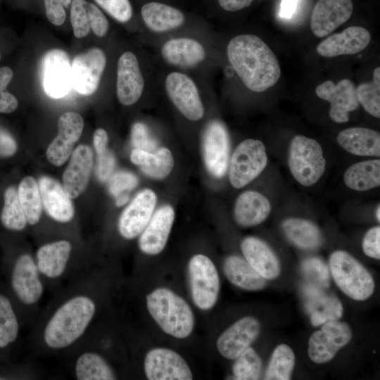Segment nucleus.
<instances>
[{
  "label": "nucleus",
  "mask_w": 380,
  "mask_h": 380,
  "mask_svg": "<svg viewBox=\"0 0 380 380\" xmlns=\"http://www.w3.org/2000/svg\"><path fill=\"white\" fill-rule=\"evenodd\" d=\"M4 207L0 215L2 225L11 231L24 230L27 222L18 198L17 189L13 186H8L4 192Z\"/></svg>",
  "instance_id": "4c0bfd02"
},
{
  "label": "nucleus",
  "mask_w": 380,
  "mask_h": 380,
  "mask_svg": "<svg viewBox=\"0 0 380 380\" xmlns=\"http://www.w3.org/2000/svg\"><path fill=\"white\" fill-rule=\"evenodd\" d=\"M362 249L365 254L370 258H380V227L371 228L367 231L362 241Z\"/></svg>",
  "instance_id": "3c124183"
},
{
  "label": "nucleus",
  "mask_w": 380,
  "mask_h": 380,
  "mask_svg": "<svg viewBox=\"0 0 380 380\" xmlns=\"http://www.w3.org/2000/svg\"><path fill=\"white\" fill-rule=\"evenodd\" d=\"M229 143L224 125L217 120L210 122L203 134V159L208 172L217 178L223 177L227 172Z\"/></svg>",
  "instance_id": "f3484780"
},
{
  "label": "nucleus",
  "mask_w": 380,
  "mask_h": 380,
  "mask_svg": "<svg viewBox=\"0 0 380 380\" xmlns=\"http://www.w3.org/2000/svg\"><path fill=\"white\" fill-rule=\"evenodd\" d=\"M106 65L103 50L92 48L77 55L71 65L72 86L82 95H91L97 89Z\"/></svg>",
  "instance_id": "ddd939ff"
},
{
  "label": "nucleus",
  "mask_w": 380,
  "mask_h": 380,
  "mask_svg": "<svg viewBox=\"0 0 380 380\" xmlns=\"http://www.w3.org/2000/svg\"><path fill=\"white\" fill-rule=\"evenodd\" d=\"M358 102L375 118H380V68L373 72V80L360 84L356 89Z\"/></svg>",
  "instance_id": "ea45409f"
},
{
  "label": "nucleus",
  "mask_w": 380,
  "mask_h": 380,
  "mask_svg": "<svg viewBox=\"0 0 380 380\" xmlns=\"http://www.w3.org/2000/svg\"><path fill=\"white\" fill-rule=\"evenodd\" d=\"M141 16L145 25L156 32L177 28L185 21L184 14L179 9L158 1L144 4L141 8Z\"/></svg>",
  "instance_id": "c756f323"
},
{
  "label": "nucleus",
  "mask_w": 380,
  "mask_h": 380,
  "mask_svg": "<svg viewBox=\"0 0 380 380\" xmlns=\"http://www.w3.org/2000/svg\"><path fill=\"white\" fill-rule=\"evenodd\" d=\"M353 333L346 323L331 320L322 324L321 330L315 331L308 341V356L317 364L331 360L338 351L351 340Z\"/></svg>",
  "instance_id": "9d476101"
},
{
  "label": "nucleus",
  "mask_w": 380,
  "mask_h": 380,
  "mask_svg": "<svg viewBox=\"0 0 380 380\" xmlns=\"http://www.w3.org/2000/svg\"><path fill=\"white\" fill-rule=\"evenodd\" d=\"M174 159L171 151L167 148H160L151 153L147 164L141 170L154 179H163L172 171Z\"/></svg>",
  "instance_id": "79ce46f5"
},
{
  "label": "nucleus",
  "mask_w": 380,
  "mask_h": 380,
  "mask_svg": "<svg viewBox=\"0 0 380 380\" xmlns=\"http://www.w3.org/2000/svg\"><path fill=\"white\" fill-rule=\"evenodd\" d=\"M84 121L82 116L75 112L63 113L58 122V135L53 139L51 146L72 153V147L82 135Z\"/></svg>",
  "instance_id": "c9c22d12"
},
{
  "label": "nucleus",
  "mask_w": 380,
  "mask_h": 380,
  "mask_svg": "<svg viewBox=\"0 0 380 380\" xmlns=\"http://www.w3.org/2000/svg\"><path fill=\"white\" fill-rule=\"evenodd\" d=\"M352 0H318L313 8L310 27L318 37L329 35L350 18Z\"/></svg>",
  "instance_id": "6ab92c4d"
},
{
  "label": "nucleus",
  "mask_w": 380,
  "mask_h": 380,
  "mask_svg": "<svg viewBox=\"0 0 380 380\" xmlns=\"http://www.w3.org/2000/svg\"><path fill=\"white\" fill-rule=\"evenodd\" d=\"M87 1L72 0L70 7V22L76 38L87 36L91 29L87 11Z\"/></svg>",
  "instance_id": "a18cd8bd"
},
{
  "label": "nucleus",
  "mask_w": 380,
  "mask_h": 380,
  "mask_svg": "<svg viewBox=\"0 0 380 380\" xmlns=\"http://www.w3.org/2000/svg\"><path fill=\"white\" fill-rule=\"evenodd\" d=\"M156 200L155 192L148 189L134 196L119 217L118 227L122 237L132 239L141 234L153 215Z\"/></svg>",
  "instance_id": "2eb2a0df"
},
{
  "label": "nucleus",
  "mask_w": 380,
  "mask_h": 380,
  "mask_svg": "<svg viewBox=\"0 0 380 380\" xmlns=\"http://www.w3.org/2000/svg\"><path fill=\"white\" fill-rule=\"evenodd\" d=\"M18 106L16 97L6 90V87L0 85V113H13Z\"/></svg>",
  "instance_id": "5fc2aeb1"
},
{
  "label": "nucleus",
  "mask_w": 380,
  "mask_h": 380,
  "mask_svg": "<svg viewBox=\"0 0 380 380\" xmlns=\"http://www.w3.org/2000/svg\"><path fill=\"white\" fill-rule=\"evenodd\" d=\"M41 80L46 94L53 99L67 95L71 89V65L68 55L59 49L47 51L41 62Z\"/></svg>",
  "instance_id": "9b49d317"
},
{
  "label": "nucleus",
  "mask_w": 380,
  "mask_h": 380,
  "mask_svg": "<svg viewBox=\"0 0 380 380\" xmlns=\"http://www.w3.org/2000/svg\"><path fill=\"white\" fill-rule=\"evenodd\" d=\"M161 55L165 61L172 65L190 68L203 62L206 53L198 41L181 37L166 42L161 48Z\"/></svg>",
  "instance_id": "cd10ccee"
},
{
  "label": "nucleus",
  "mask_w": 380,
  "mask_h": 380,
  "mask_svg": "<svg viewBox=\"0 0 380 380\" xmlns=\"http://www.w3.org/2000/svg\"><path fill=\"white\" fill-rule=\"evenodd\" d=\"M254 0H217L220 8L229 12H236L251 6Z\"/></svg>",
  "instance_id": "6e6d98bb"
},
{
  "label": "nucleus",
  "mask_w": 380,
  "mask_h": 380,
  "mask_svg": "<svg viewBox=\"0 0 380 380\" xmlns=\"http://www.w3.org/2000/svg\"><path fill=\"white\" fill-rule=\"evenodd\" d=\"M42 201L47 214L54 220L65 223L72 220L75 209L63 186L55 179L42 176L39 179Z\"/></svg>",
  "instance_id": "a878e982"
},
{
  "label": "nucleus",
  "mask_w": 380,
  "mask_h": 380,
  "mask_svg": "<svg viewBox=\"0 0 380 380\" xmlns=\"http://www.w3.org/2000/svg\"><path fill=\"white\" fill-rule=\"evenodd\" d=\"M301 270L308 283L326 289L330 283L329 270L324 262L316 257L305 259Z\"/></svg>",
  "instance_id": "c03bdc74"
},
{
  "label": "nucleus",
  "mask_w": 380,
  "mask_h": 380,
  "mask_svg": "<svg viewBox=\"0 0 380 380\" xmlns=\"http://www.w3.org/2000/svg\"><path fill=\"white\" fill-rule=\"evenodd\" d=\"M147 310L166 334L184 338L192 332L195 319L188 303L174 291L157 288L146 296Z\"/></svg>",
  "instance_id": "20e7f679"
},
{
  "label": "nucleus",
  "mask_w": 380,
  "mask_h": 380,
  "mask_svg": "<svg viewBox=\"0 0 380 380\" xmlns=\"http://www.w3.org/2000/svg\"><path fill=\"white\" fill-rule=\"evenodd\" d=\"M267 161L264 144L258 139H248L234 151L229 167V182L237 189L255 179L265 168Z\"/></svg>",
  "instance_id": "1a4fd4ad"
},
{
  "label": "nucleus",
  "mask_w": 380,
  "mask_h": 380,
  "mask_svg": "<svg viewBox=\"0 0 380 380\" xmlns=\"http://www.w3.org/2000/svg\"><path fill=\"white\" fill-rule=\"evenodd\" d=\"M298 0H282L280 15L285 18H291L296 11Z\"/></svg>",
  "instance_id": "13d9d810"
},
{
  "label": "nucleus",
  "mask_w": 380,
  "mask_h": 380,
  "mask_svg": "<svg viewBox=\"0 0 380 380\" xmlns=\"http://www.w3.org/2000/svg\"><path fill=\"white\" fill-rule=\"evenodd\" d=\"M234 360L232 371L236 379L255 380L259 379L262 369V360L252 347H248Z\"/></svg>",
  "instance_id": "a19ab883"
},
{
  "label": "nucleus",
  "mask_w": 380,
  "mask_h": 380,
  "mask_svg": "<svg viewBox=\"0 0 380 380\" xmlns=\"http://www.w3.org/2000/svg\"><path fill=\"white\" fill-rule=\"evenodd\" d=\"M46 15L55 25H61L65 20V9L72 0H44Z\"/></svg>",
  "instance_id": "8fccbe9b"
},
{
  "label": "nucleus",
  "mask_w": 380,
  "mask_h": 380,
  "mask_svg": "<svg viewBox=\"0 0 380 380\" xmlns=\"http://www.w3.org/2000/svg\"><path fill=\"white\" fill-rule=\"evenodd\" d=\"M0 60H1V53H0Z\"/></svg>",
  "instance_id": "052dcab7"
},
{
  "label": "nucleus",
  "mask_w": 380,
  "mask_h": 380,
  "mask_svg": "<svg viewBox=\"0 0 380 380\" xmlns=\"http://www.w3.org/2000/svg\"><path fill=\"white\" fill-rule=\"evenodd\" d=\"M22 319L11 294L0 291V350L18 340Z\"/></svg>",
  "instance_id": "473e14b6"
},
{
  "label": "nucleus",
  "mask_w": 380,
  "mask_h": 380,
  "mask_svg": "<svg viewBox=\"0 0 380 380\" xmlns=\"http://www.w3.org/2000/svg\"><path fill=\"white\" fill-rule=\"evenodd\" d=\"M315 94L331 103L329 116L336 122H348V113L359 106L356 88L348 79L341 80L337 84L331 80L325 81L316 87Z\"/></svg>",
  "instance_id": "dca6fc26"
},
{
  "label": "nucleus",
  "mask_w": 380,
  "mask_h": 380,
  "mask_svg": "<svg viewBox=\"0 0 380 380\" xmlns=\"http://www.w3.org/2000/svg\"><path fill=\"white\" fill-rule=\"evenodd\" d=\"M289 165L292 175L300 184H315L326 167L321 145L315 139L295 136L290 144Z\"/></svg>",
  "instance_id": "0eeeda50"
},
{
  "label": "nucleus",
  "mask_w": 380,
  "mask_h": 380,
  "mask_svg": "<svg viewBox=\"0 0 380 380\" xmlns=\"http://www.w3.org/2000/svg\"><path fill=\"white\" fill-rule=\"evenodd\" d=\"M337 141L341 147L354 155L380 156V134L371 129L347 128L338 134Z\"/></svg>",
  "instance_id": "7c9ffc66"
},
{
  "label": "nucleus",
  "mask_w": 380,
  "mask_h": 380,
  "mask_svg": "<svg viewBox=\"0 0 380 380\" xmlns=\"http://www.w3.org/2000/svg\"><path fill=\"white\" fill-rule=\"evenodd\" d=\"M72 246L65 239L48 242L37 248L34 258L46 286L57 290L82 270L72 265Z\"/></svg>",
  "instance_id": "423d86ee"
},
{
  "label": "nucleus",
  "mask_w": 380,
  "mask_h": 380,
  "mask_svg": "<svg viewBox=\"0 0 380 380\" xmlns=\"http://www.w3.org/2000/svg\"><path fill=\"white\" fill-rule=\"evenodd\" d=\"M224 272L236 286L246 291H259L266 285V279L258 274L243 258L237 255L227 257L223 265Z\"/></svg>",
  "instance_id": "2f4dec72"
},
{
  "label": "nucleus",
  "mask_w": 380,
  "mask_h": 380,
  "mask_svg": "<svg viewBox=\"0 0 380 380\" xmlns=\"http://www.w3.org/2000/svg\"><path fill=\"white\" fill-rule=\"evenodd\" d=\"M131 142L134 148L151 152L156 150V143L148 133L146 126L141 122L133 125L131 131Z\"/></svg>",
  "instance_id": "09e8293b"
},
{
  "label": "nucleus",
  "mask_w": 380,
  "mask_h": 380,
  "mask_svg": "<svg viewBox=\"0 0 380 380\" xmlns=\"http://www.w3.org/2000/svg\"><path fill=\"white\" fill-rule=\"evenodd\" d=\"M270 211V203L264 195L255 191H247L238 197L234 216L240 226L253 227L265 221Z\"/></svg>",
  "instance_id": "c85d7f7f"
},
{
  "label": "nucleus",
  "mask_w": 380,
  "mask_h": 380,
  "mask_svg": "<svg viewBox=\"0 0 380 380\" xmlns=\"http://www.w3.org/2000/svg\"><path fill=\"white\" fill-rule=\"evenodd\" d=\"M72 361V372L77 380H113L117 375L105 357L96 350L77 346Z\"/></svg>",
  "instance_id": "b1692460"
},
{
  "label": "nucleus",
  "mask_w": 380,
  "mask_h": 380,
  "mask_svg": "<svg viewBox=\"0 0 380 380\" xmlns=\"http://www.w3.org/2000/svg\"><path fill=\"white\" fill-rule=\"evenodd\" d=\"M188 270L194 304L202 310L211 309L220 293V278L215 265L206 255L196 254L190 259Z\"/></svg>",
  "instance_id": "6e6552de"
},
{
  "label": "nucleus",
  "mask_w": 380,
  "mask_h": 380,
  "mask_svg": "<svg viewBox=\"0 0 380 380\" xmlns=\"http://www.w3.org/2000/svg\"><path fill=\"white\" fill-rule=\"evenodd\" d=\"M108 180L109 192L115 198L118 206L123 205L127 202L129 192L138 184L136 175L126 171H118L113 174Z\"/></svg>",
  "instance_id": "37998d69"
},
{
  "label": "nucleus",
  "mask_w": 380,
  "mask_h": 380,
  "mask_svg": "<svg viewBox=\"0 0 380 380\" xmlns=\"http://www.w3.org/2000/svg\"><path fill=\"white\" fill-rule=\"evenodd\" d=\"M113 18L120 23L129 21L133 15L129 0H94Z\"/></svg>",
  "instance_id": "49530a36"
},
{
  "label": "nucleus",
  "mask_w": 380,
  "mask_h": 380,
  "mask_svg": "<svg viewBox=\"0 0 380 380\" xmlns=\"http://www.w3.org/2000/svg\"><path fill=\"white\" fill-rule=\"evenodd\" d=\"M286 237L296 246L310 250L319 247L322 241V234L312 222L300 218H289L282 223Z\"/></svg>",
  "instance_id": "72a5a7b5"
},
{
  "label": "nucleus",
  "mask_w": 380,
  "mask_h": 380,
  "mask_svg": "<svg viewBox=\"0 0 380 380\" xmlns=\"http://www.w3.org/2000/svg\"><path fill=\"white\" fill-rule=\"evenodd\" d=\"M144 87L137 56L131 51L125 52L118 62L116 92L119 101L125 106L134 104L141 97Z\"/></svg>",
  "instance_id": "aec40b11"
},
{
  "label": "nucleus",
  "mask_w": 380,
  "mask_h": 380,
  "mask_svg": "<svg viewBox=\"0 0 380 380\" xmlns=\"http://www.w3.org/2000/svg\"><path fill=\"white\" fill-rule=\"evenodd\" d=\"M167 94L178 110L188 120L197 121L204 115V107L197 87L186 75L173 72L165 79Z\"/></svg>",
  "instance_id": "4468645a"
},
{
  "label": "nucleus",
  "mask_w": 380,
  "mask_h": 380,
  "mask_svg": "<svg viewBox=\"0 0 380 380\" xmlns=\"http://www.w3.org/2000/svg\"><path fill=\"white\" fill-rule=\"evenodd\" d=\"M371 40L370 33L360 26H350L341 33L327 37L317 46V53L324 57L352 55L364 50Z\"/></svg>",
  "instance_id": "5701e85b"
},
{
  "label": "nucleus",
  "mask_w": 380,
  "mask_h": 380,
  "mask_svg": "<svg viewBox=\"0 0 380 380\" xmlns=\"http://www.w3.org/2000/svg\"><path fill=\"white\" fill-rule=\"evenodd\" d=\"M295 365V355L286 344L277 346L268 363L265 379L289 380L291 379Z\"/></svg>",
  "instance_id": "58836bf2"
},
{
  "label": "nucleus",
  "mask_w": 380,
  "mask_h": 380,
  "mask_svg": "<svg viewBox=\"0 0 380 380\" xmlns=\"http://www.w3.org/2000/svg\"><path fill=\"white\" fill-rule=\"evenodd\" d=\"M229 61L243 84L262 92L274 86L281 75L279 61L270 48L258 37L240 34L229 42Z\"/></svg>",
  "instance_id": "f03ea898"
},
{
  "label": "nucleus",
  "mask_w": 380,
  "mask_h": 380,
  "mask_svg": "<svg viewBox=\"0 0 380 380\" xmlns=\"http://www.w3.org/2000/svg\"><path fill=\"white\" fill-rule=\"evenodd\" d=\"M93 165L91 148L79 145L72 152L63 175V188L70 198L78 197L86 189Z\"/></svg>",
  "instance_id": "393cba45"
},
{
  "label": "nucleus",
  "mask_w": 380,
  "mask_h": 380,
  "mask_svg": "<svg viewBox=\"0 0 380 380\" xmlns=\"http://www.w3.org/2000/svg\"><path fill=\"white\" fill-rule=\"evenodd\" d=\"M97 156L96 175L99 180L106 182L113 175L115 166V158L108 149Z\"/></svg>",
  "instance_id": "603ef678"
},
{
  "label": "nucleus",
  "mask_w": 380,
  "mask_h": 380,
  "mask_svg": "<svg viewBox=\"0 0 380 380\" xmlns=\"http://www.w3.org/2000/svg\"><path fill=\"white\" fill-rule=\"evenodd\" d=\"M108 137L106 131L103 129H97L93 136L94 146L97 154L107 149Z\"/></svg>",
  "instance_id": "4d7b16f0"
},
{
  "label": "nucleus",
  "mask_w": 380,
  "mask_h": 380,
  "mask_svg": "<svg viewBox=\"0 0 380 380\" xmlns=\"http://www.w3.org/2000/svg\"><path fill=\"white\" fill-rule=\"evenodd\" d=\"M175 220L173 208L165 205L159 208L139 235V248L146 255H157L165 248Z\"/></svg>",
  "instance_id": "412c9836"
},
{
  "label": "nucleus",
  "mask_w": 380,
  "mask_h": 380,
  "mask_svg": "<svg viewBox=\"0 0 380 380\" xmlns=\"http://www.w3.org/2000/svg\"><path fill=\"white\" fill-rule=\"evenodd\" d=\"M345 184L359 191H367L380 185V160L359 162L350 166L343 175Z\"/></svg>",
  "instance_id": "f704fd0d"
},
{
  "label": "nucleus",
  "mask_w": 380,
  "mask_h": 380,
  "mask_svg": "<svg viewBox=\"0 0 380 380\" xmlns=\"http://www.w3.org/2000/svg\"><path fill=\"white\" fill-rule=\"evenodd\" d=\"M8 281L22 322L34 321L46 287L34 256L20 253L8 269Z\"/></svg>",
  "instance_id": "7ed1b4c3"
},
{
  "label": "nucleus",
  "mask_w": 380,
  "mask_h": 380,
  "mask_svg": "<svg viewBox=\"0 0 380 380\" xmlns=\"http://www.w3.org/2000/svg\"><path fill=\"white\" fill-rule=\"evenodd\" d=\"M144 370L149 380H191L193 374L185 360L176 351L155 348L146 355Z\"/></svg>",
  "instance_id": "f8f14e48"
},
{
  "label": "nucleus",
  "mask_w": 380,
  "mask_h": 380,
  "mask_svg": "<svg viewBox=\"0 0 380 380\" xmlns=\"http://www.w3.org/2000/svg\"><path fill=\"white\" fill-rule=\"evenodd\" d=\"M329 267L338 287L355 300L369 298L374 291L372 276L348 253L336 251L329 258Z\"/></svg>",
  "instance_id": "39448f33"
},
{
  "label": "nucleus",
  "mask_w": 380,
  "mask_h": 380,
  "mask_svg": "<svg viewBox=\"0 0 380 380\" xmlns=\"http://www.w3.org/2000/svg\"><path fill=\"white\" fill-rule=\"evenodd\" d=\"M18 193L27 224H37L42 215V201L35 179L31 176L23 178L18 186Z\"/></svg>",
  "instance_id": "e433bc0d"
},
{
  "label": "nucleus",
  "mask_w": 380,
  "mask_h": 380,
  "mask_svg": "<svg viewBox=\"0 0 380 380\" xmlns=\"http://www.w3.org/2000/svg\"><path fill=\"white\" fill-rule=\"evenodd\" d=\"M87 11L91 30L99 37L106 34L109 28V23L101 9L95 4L87 2Z\"/></svg>",
  "instance_id": "de8ad7c7"
},
{
  "label": "nucleus",
  "mask_w": 380,
  "mask_h": 380,
  "mask_svg": "<svg viewBox=\"0 0 380 380\" xmlns=\"http://www.w3.org/2000/svg\"><path fill=\"white\" fill-rule=\"evenodd\" d=\"M91 270L84 267L56 290V296L36 321L33 340L40 352H70L92 327L99 303L91 288Z\"/></svg>",
  "instance_id": "f257e3e1"
},
{
  "label": "nucleus",
  "mask_w": 380,
  "mask_h": 380,
  "mask_svg": "<svg viewBox=\"0 0 380 380\" xmlns=\"http://www.w3.org/2000/svg\"><path fill=\"white\" fill-rule=\"evenodd\" d=\"M380 213V207H379V205L377 206L376 208V219L378 220V221L379 222L380 221V215H379V213Z\"/></svg>",
  "instance_id": "bf43d9fd"
},
{
  "label": "nucleus",
  "mask_w": 380,
  "mask_h": 380,
  "mask_svg": "<svg viewBox=\"0 0 380 380\" xmlns=\"http://www.w3.org/2000/svg\"><path fill=\"white\" fill-rule=\"evenodd\" d=\"M305 308L310 322L317 327L327 322L339 319L343 314L341 301L324 289L307 283L303 289Z\"/></svg>",
  "instance_id": "4be33fe9"
},
{
  "label": "nucleus",
  "mask_w": 380,
  "mask_h": 380,
  "mask_svg": "<svg viewBox=\"0 0 380 380\" xmlns=\"http://www.w3.org/2000/svg\"><path fill=\"white\" fill-rule=\"evenodd\" d=\"M17 143L13 137L0 127V156L10 157L15 153Z\"/></svg>",
  "instance_id": "864d4df0"
},
{
  "label": "nucleus",
  "mask_w": 380,
  "mask_h": 380,
  "mask_svg": "<svg viewBox=\"0 0 380 380\" xmlns=\"http://www.w3.org/2000/svg\"><path fill=\"white\" fill-rule=\"evenodd\" d=\"M241 249L244 259L263 278L272 280L279 277L281 272L279 262L265 242L248 236L241 241Z\"/></svg>",
  "instance_id": "bb28decb"
},
{
  "label": "nucleus",
  "mask_w": 380,
  "mask_h": 380,
  "mask_svg": "<svg viewBox=\"0 0 380 380\" xmlns=\"http://www.w3.org/2000/svg\"><path fill=\"white\" fill-rule=\"evenodd\" d=\"M260 331V324L256 318L244 317L220 334L217 340V350L224 357L234 360L251 346Z\"/></svg>",
  "instance_id": "a211bd4d"
}]
</instances>
